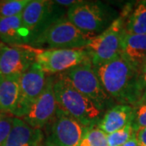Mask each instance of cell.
Masks as SVG:
<instances>
[{
  "label": "cell",
  "mask_w": 146,
  "mask_h": 146,
  "mask_svg": "<svg viewBox=\"0 0 146 146\" xmlns=\"http://www.w3.org/2000/svg\"><path fill=\"white\" fill-rule=\"evenodd\" d=\"M53 89L58 109L85 127L98 123L104 113L91 100L74 89L62 73L53 76Z\"/></svg>",
  "instance_id": "7a4b0ae2"
},
{
  "label": "cell",
  "mask_w": 146,
  "mask_h": 146,
  "mask_svg": "<svg viewBox=\"0 0 146 146\" xmlns=\"http://www.w3.org/2000/svg\"><path fill=\"white\" fill-rule=\"evenodd\" d=\"M46 146H54V145H50V144H49V143H47L46 141Z\"/></svg>",
  "instance_id": "4316f807"
},
{
  "label": "cell",
  "mask_w": 146,
  "mask_h": 146,
  "mask_svg": "<svg viewBox=\"0 0 146 146\" xmlns=\"http://www.w3.org/2000/svg\"><path fill=\"white\" fill-rule=\"evenodd\" d=\"M20 78L6 77L0 82V111L12 115L20 99Z\"/></svg>",
  "instance_id": "e0dca14e"
},
{
  "label": "cell",
  "mask_w": 146,
  "mask_h": 146,
  "mask_svg": "<svg viewBox=\"0 0 146 146\" xmlns=\"http://www.w3.org/2000/svg\"><path fill=\"white\" fill-rule=\"evenodd\" d=\"M64 10L54 1L30 0L21 14V19L31 33L32 41L55 21L64 17Z\"/></svg>",
  "instance_id": "52a82bcc"
},
{
  "label": "cell",
  "mask_w": 146,
  "mask_h": 146,
  "mask_svg": "<svg viewBox=\"0 0 146 146\" xmlns=\"http://www.w3.org/2000/svg\"><path fill=\"white\" fill-rule=\"evenodd\" d=\"M135 131L132 127V122L124 127L107 135V142L109 146H121L134 135Z\"/></svg>",
  "instance_id": "44dd1931"
},
{
  "label": "cell",
  "mask_w": 146,
  "mask_h": 146,
  "mask_svg": "<svg viewBox=\"0 0 146 146\" xmlns=\"http://www.w3.org/2000/svg\"><path fill=\"white\" fill-rule=\"evenodd\" d=\"M14 117L9 114H0V146H4L10 134Z\"/></svg>",
  "instance_id": "7402d4cb"
},
{
  "label": "cell",
  "mask_w": 146,
  "mask_h": 146,
  "mask_svg": "<svg viewBox=\"0 0 146 146\" xmlns=\"http://www.w3.org/2000/svg\"><path fill=\"white\" fill-rule=\"evenodd\" d=\"M2 79H3V77H2V76H0V82H1V80H2Z\"/></svg>",
  "instance_id": "83f0119b"
},
{
  "label": "cell",
  "mask_w": 146,
  "mask_h": 146,
  "mask_svg": "<svg viewBox=\"0 0 146 146\" xmlns=\"http://www.w3.org/2000/svg\"><path fill=\"white\" fill-rule=\"evenodd\" d=\"M36 63L42 71L50 76L63 73L89 59L83 49L36 50Z\"/></svg>",
  "instance_id": "ba28073f"
},
{
  "label": "cell",
  "mask_w": 146,
  "mask_h": 146,
  "mask_svg": "<svg viewBox=\"0 0 146 146\" xmlns=\"http://www.w3.org/2000/svg\"><path fill=\"white\" fill-rule=\"evenodd\" d=\"M134 113L135 107L130 105H114L105 112L97 126L108 135L131 123Z\"/></svg>",
  "instance_id": "9a60e30c"
},
{
  "label": "cell",
  "mask_w": 146,
  "mask_h": 146,
  "mask_svg": "<svg viewBox=\"0 0 146 146\" xmlns=\"http://www.w3.org/2000/svg\"><path fill=\"white\" fill-rule=\"evenodd\" d=\"M125 32L127 34H146V1L140 2L126 20Z\"/></svg>",
  "instance_id": "ac0fdd59"
},
{
  "label": "cell",
  "mask_w": 146,
  "mask_h": 146,
  "mask_svg": "<svg viewBox=\"0 0 146 146\" xmlns=\"http://www.w3.org/2000/svg\"><path fill=\"white\" fill-rule=\"evenodd\" d=\"M50 125L47 143L54 146H80L85 127L57 108Z\"/></svg>",
  "instance_id": "8fae6325"
},
{
  "label": "cell",
  "mask_w": 146,
  "mask_h": 146,
  "mask_svg": "<svg viewBox=\"0 0 146 146\" xmlns=\"http://www.w3.org/2000/svg\"><path fill=\"white\" fill-rule=\"evenodd\" d=\"M129 12V9L125 11L105 31L93 37L84 47L94 67L108 63L121 55L123 39L126 33V18Z\"/></svg>",
  "instance_id": "5b68a950"
},
{
  "label": "cell",
  "mask_w": 146,
  "mask_h": 146,
  "mask_svg": "<svg viewBox=\"0 0 146 146\" xmlns=\"http://www.w3.org/2000/svg\"><path fill=\"white\" fill-rule=\"evenodd\" d=\"M92 38L64 16L36 36L29 46L36 50L83 49Z\"/></svg>",
  "instance_id": "277c9868"
},
{
  "label": "cell",
  "mask_w": 146,
  "mask_h": 146,
  "mask_svg": "<svg viewBox=\"0 0 146 146\" xmlns=\"http://www.w3.org/2000/svg\"><path fill=\"white\" fill-rule=\"evenodd\" d=\"M121 56L141 72L146 65V34L125 33L122 43Z\"/></svg>",
  "instance_id": "2e32d148"
},
{
  "label": "cell",
  "mask_w": 146,
  "mask_h": 146,
  "mask_svg": "<svg viewBox=\"0 0 146 146\" xmlns=\"http://www.w3.org/2000/svg\"><path fill=\"white\" fill-rule=\"evenodd\" d=\"M138 146H146V127L135 131Z\"/></svg>",
  "instance_id": "cb8c5ba5"
},
{
  "label": "cell",
  "mask_w": 146,
  "mask_h": 146,
  "mask_svg": "<svg viewBox=\"0 0 146 146\" xmlns=\"http://www.w3.org/2000/svg\"><path fill=\"white\" fill-rule=\"evenodd\" d=\"M32 35L25 26L21 16L0 18V42L7 46H29Z\"/></svg>",
  "instance_id": "4fadbf2b"
},
{
  "label": "cell",
  "mask_w": 146,
  "mask_h": 146,
  "mask_svg": "<svg viewBox=\"0 0 146 146\" xmlns=\"http://www.w3.org/2000/svg\"><path fill=\"white\" fill-rule=\"evenodd\" d=\"M141 84H142L143 94H142V98H141L140 104L146 102V65L141 72Z\"/></svg>",
  "instance_id": "d4e9b609"
},
{
  "label": "cell",
  "mask_w": 146,
  "mask_h": 146,
  "mask_svg": "<svg viewBox=\"0 0 146 146\" xmlns=\"http://www.w3.org/2000/svg\"><path fill=\"white\" fill-rule=\"evenodd\" d=\"M121 146H138V144H137V141H136V135L134 133V135L131 137L130 139L128 141L126 142L125 144H123V145Z\"/></svg>",
  "instance_id": "484cf974"
},
{
  "label": "cell",
  "mask_w": 146,
  "mask_h": 146,
  "mask_svg": "<svg viewBox=\"0 0 146 146\" xmlns=\"http://www.w3.org/2000/svg\"><path fill=\"white\" fill-rule=\"evenodd\" d=\"M132 127L135 131L146 127V102L135 107Z\"/></svg>",
  "instance_id": "603a6c76"
},
{
  "label": "cell",
  "mask_w": 146,
  "mask_h": 146,
  "mask_svg": "<svg viewBox=\"0 0 146 146\" xmlns=\"http://www.w3.org/2000/svg\"><path fill=\"white\" fill-rule=\"evenodd\" d=\"M116 12L100 1H78L67 11V18L84 33L94 37L116 19Z\"/></svg>",
  "instance_id": "3957f363"
},
{
  "label": "cell",
  "mask_w": 146,
  "mask_h": 146,
  "mask_svg": "<svg viewBox=\"0 0 146 146\" xmlns=\"http://www.w3.org/2000/svg\"><path fill=\"white\" fill-rule=\"evenodd\" d=\"M47 76L34 63L20 78V99L13 115L22 119L40 97L46 84Z\"/></svg>",
  "instance_id": "30bf717a"
},
{
  "label": "cell",
  "mask_w": 146,
  "mask_h": 146,
  "mask_svg": "<svg viewBox=\"0 0 146 146\" xmlns=\"http://www.w3.org/2000/svg\"><path fill=\"white\" fill-rule=\"evenodd\" d=\"M30 0H0V18L21 16Z\"/></svg>",
  "instance_id": "ffe728a7"
},
{
  "label": "cell",
  "mask_w": 146,
  "mask_h": 146,
  "mask_svg": "<svg viewBox=\"0 0 146 146\" xmlns=\"http://www.w3.org/2000/svg\"><path fill=\"white\" fill-rule=\"evenodd\" d=\"M34 63L35 49L29 46H12L0 42V76L21 77Z\"/></svg>",
  "instance_id": "9c48e42d"
},
{
  "label": "cell",
  "mask_w": 146,
  "mask_h": 146,
  "mask_svg": "<svg viewBox=\"0 0 146 146\" xmlns=\"http://www.w3.org/2000/svg\"><path fill=\"white\" fill-rule=\"evenodd\" d=\"M94 68L106 93L114 102L133 107L140 105L143 94L141 72L121 55Z\"/></svg>",
  "instance_id": "6da1fadb"
},
{
  "label": "cell",
  "mask_w": 146,
  "mask_h": 146,
  "mask_svg": "<svg viewBox=\"0 0 146 146\" xmlns=\"http://www.w3.org/2000/svg\"><path fill=\"white\" fill-rule=\"evenodd\" d=\"M62 74L74 89L91 100L103 113L114 106V100L106 93L89 59Z\"/></svg>",
  "instance_id": "8992f818"
},
{
  "label": "cell",
  "mask_w": 146,
  "mask_h": 146,
  "mask_svg": "<svg viewBox=\"0 0 146 146\" xmlns=\"http://www.w3.org/2000/svg\"><path fill=\"white\" fill-rule=\"evenodd\" d=\"M4 146H46L41 129L33 128L14 117L12 127Z\"/></svg>",
  "instance_id": "5bb4252c"
},
{
  "label": "cell",
  "mask_w": 146,
  "mask_h": 146,
  "mask_svg": "<svg viewBox=\"0 0 146 146\" xmlns=\"http://www.w3.org/2000/svg\"><path fill=\"white\" fill-rule=\"evenodd\" d=\"M56 110L57 103L53 89V76L47 75L43 92L21 119L32 127L42 130L52 121Z\"/></svg>",
  "instance_id": "7c38bea8"
},
{
  "label": "cell",
  "mask_w": 146,
  "mask_h": 146,
  "mask_svg": "<svg viewBox=\"0 0 146 146\" xmlns=\"http://www.w3.org/2000/svg\"><path fill=\"white\" fill-rule=\"evenodd\" d=\"M80 146H109L107 135L97 125L85 128Z\"/></svg>",
  "instance_id": "d6986e66"
},
{
  "label": "cell",
  "mask_w": 146,
  "mask_h": 146,
  "mask_svg": "<svg viewBox=\"0 0 146 146\" xmlns=\"http://www.w3.org/2000/svg\"><path fill=\"white\" fill-rule=\"evenodd\" d=\"M1 113H2V112H1V111H0V114H1Z\"/></svg>",
  "instance_id": "f1b7e54d"
}]
</instances>
